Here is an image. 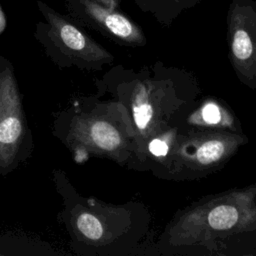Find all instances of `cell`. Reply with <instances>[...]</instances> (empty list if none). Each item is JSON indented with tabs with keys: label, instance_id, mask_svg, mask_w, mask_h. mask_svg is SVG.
I'll return each mask as SVG.
<instances>
[{
	"label": "cell",
	"instance_id": "cell-7",
	"mask_svg": "<svg viewBox=\"0 0 256 256\" xmlns=\"http://www.w3.org/2000/svg\"><path fill=\"white\" fill-rule=\"evenodd\" d=\"M34 151L15 70L0 56V175L6 177L27 162Z\"/></svg>",
	"mask_w": 256,
	"mask_h": 256
},
{
	"label": "cell",
	"instance_id": "cell-8",
	"mask_svg": "<svg viewBox=\"0 0 256 256\" xmlns=\"http://www.w3.org/2000/svg\"><path fill=\"white\" fill-rule=\"evenodd\" d=\"M228 57L239 81L256 89V2L232 0L227 13Z\"/></svg>",
	"mask_w": 256,
	"mask_h": 256
},
{
	"label": "cell",
	"instance_id": "cell-9",
	"mask_svg": "<svg viewBox=\"0 0 256 256\" xmlns=\"http://www.w3.org/2000/svg\"><path fill=\"white\" fill-rule=\"evenodd\" d=\"M64 5L67 15L82 28L95 30L120 45L146 44L141 27L116 9L105 8L92 0H64Z\"/></svg>",
	"mask_w": 256,
	"mask_h": 256
},
{
	"label": "cell",
	"instance_id": "cell-6",
	"mask_svg": "<svg viewBox=\"0 0 256 256\" xmlns=\"http://www.w3.org/2000/svg\"><path fill=\"white\" fill-rule=\"evenodd\" d=\"M247 142L244 132L181 128L164 179L183 181L206 177L223 168Z\"/></svg>",
	"mask_w": 256,
	"mask_h": 256
},
{
	"label": "cell",
	"instance_id": "cell-12",
	"mask_svg": "<svg viewBox=\"0 0 256 256\" xmlns=\"http://www.w3.org/2000/svg\"><path fill=\"white\" fill-rule=\"evenodd\" d=\"M92 1L109 9H117L119 6V0H92Z\"/></svg>",
	"mask_w": 256,
	"mask_h": 256
},
{
	"label": "cell",
	"instance_id": "cell-14",
	"mask_svg": "<svg viewBox=\"0 0 256 256\" xmlns=\"http://www.w3.org/2000/svg\"><path fill=\"white\" fill-rule=\"evenodd\" d=\"M166 1H169L170 3L172 4H175L176 6H179L180 10H181V7H188L189 6V0H166ZM193 2H197V0H192Z\"/></svg>",
	"mask_w": 256,
	"mask_h": 256
},
{
	"label": "cell",
	"instance_id": "cell-2",
	"mask_svg": "<svg viewBox=\"0 0 256 256\" xmlns=\"http://www.w3.org/2000/svg\"><path fill=\"white\" fill-rule=\"evenodd\" d=\"M61 197L57 221L64 226L71 250L80 256H127L142 254L150 228L148 209L136 202L115 205L81 195L67 173L52 170Z\"/></svg>",
	"mask_w": 256,
	"mask_h": 256
},
{
	"label": "cell",
	"instance_id": "cell-13",
	"mask_svg": "<svg viewBox=\"0 0 256 256\" xmlns=\"http://www.w3.org/2000/svg\"><path fill=\"white\" fill-rule=\"evenodd\" d=\"M6 26H7V19L0 3V36L3 33V31L6 29Z\"/></svg>",
	"mask_w": 256,
	"mask_h": 256
},
{
	"label": "cell",
	"instance_id": "cell-10",
	"mask_svg": "<svg viewBox=\"0 0 256 256\" xmlns=\"http://www.w3.org/2000/svg\"><path fill=\"white\" fill-rule=\"evenodd\" d=\"M178 125L188 130L243 132L239 119L229 105L213 96L197 101Z\"/></svg>",
	"mask_w": 256,
	"mask_h": 256
},
{
	"label": "cell",
	"instance_id": "cell-5",
	"mask_svg": "<svg viewBox=\"0 0 256 256\" xmlns=\"http://www.w3.org/2000/svg\"><path fill=\"white\" fill-rule=\"evenodd\" d=\"M37 7L44 20L37 22L34 38L58 68L76 67L96 72L113 63L114 56L67 14L59 13L41 0H37Z\"/></svg>",
	"mask_w": 256,
	"mask_h": 256
},
{
	"label": "cell",
	"instance_id": "cell-11",
	"mask_svg": "<svg viewBox=\"0 0 256 256\" xmlns=\"http://www.w3.org/2000/svg\"><path fill=\"white\" fill-rule=\"evenodd\" d=\"M180 132L181 127L175 124L150 137L144 145L141 170H149L164 179Z\"/></svg>",
	"mask_w": 256,
	"mask_h": 256
},
{
	"label": "cell",
	"instance_id": "cell-4",
	"mask_svg": "<svg viewBox=\"0 0 256 256\" xmlns=\"http://www.w3.org/2000/svg\"><path fill=\"white\" fill-rule=\"evenodd\" d=\"M52 133L77 163L92 157L140 170L137 142L127 111L116 99L80 96L54 113Z\"/></svg>",
	"mask_w": 256,
	"mask_h": 256
},
{
	"label": "cell",
	"instance_id": "cell-1",
	"mask_svg": "<svg viewBox=\"0 0 256 256\" xmlns=\"http://www.w3.org/2000/svg\"><path fill=\"white\" fill-rule=\"evenodd\" d=\"M158 255H256V183L202 197L178 210Z\"/></svg>",
	"mask_w": 256,
	"mask_h": 256
},
{
	"label": "cell",
	"instance_id": "cell-3",
	"mask_svg": "<svg viewBox=\"0 0 256 256\" xmlns=\"http://www.w3.org/2000/svg\"><path fill=\"white\" fill-rule=\"evenodd\" d=\"M98 92L108 93L127 111L137 142L141 170L143 149L153 135L178 124L196 104V80L188 73L157 63L139 71L119 65L96 81Z\"/></svg>",
	"mask_w": 256,
	"mask_h": 256
}]
</instances>
